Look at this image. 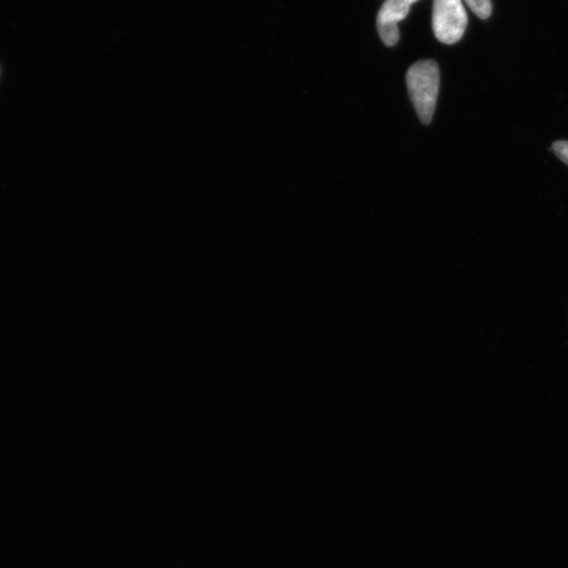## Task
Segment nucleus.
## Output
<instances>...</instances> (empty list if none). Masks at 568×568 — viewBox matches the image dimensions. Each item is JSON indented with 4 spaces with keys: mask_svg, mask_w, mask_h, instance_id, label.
I'll list each match as a JSON object with an SVG mask.
<instances>
[{
    "mask_svg": "<svg viewBox=\"0 0 568 568\" xmlns=\"http://www.w3.org/2000/svg\"><path fill=\"white\" fill-rule=\"evenodd\" d=\"M409 94L423 125L433 119L440 87V71L434 60H421L407 73Z\"/></svg>",
    "mask_w": 568,
    "mask_h": 568,
    "instance_id": "f257e3e1",
    "label": "nucleus"
},
{
    "mask_svg": "<svg viewBox=\"0 0 568 568\" xmlns=\"http://www.w3.org/2000/svg\"><path fill=\"white\" fill-rule=\"evenodd\" d=\"M468 26V14L462 0H434L433 29L439 42L453 45Z\"/></svg>",
    "mask_w": 568,
    "mask_h": 568,
    "instance_id": "f03ea898",
    "label": "nucleus"
},
{
    "mask_svg": "<svg viewBox=\"0 0 568 568\" xmlns=\"http://www.w3.org/2000/svg\"><path fill=\"white\" fill-rule=\"evenodd\" d=\"M411 5L405 0H387L377 16V30L384 45L393 47L399 40L398 23L410 13Z\"/></svg>",
    "mask_w": 568,
    "mask_h": 568,
    "instance_id": "7ed1b4c3",
    "label": "nucleus"
},
{
    "mask_svg": "<svg viewBox=\"0 0 568 568\" xmlns=\"http://www.w3.org/2000/svg\"><path fill=\"white\" fill-rule=\"evenodd\" d=\"M465 2L481 19L489 18L492 14L491 0H465Z\"/></svg>",
    "mask_w": 568,
    "mask_h": 568,
    "instance_id": "20e7f679",
    "label": "nucleus"
},
{
    "mask_svg": "<svg viewBox=\"0 0 568 568\" xmlns=\"http://www.w3.org/2000/svg\"><path fill=\"white\" fill-rule=\"evenodd\" d=\"M553 151L568 166V141L555 142Z\"/></svg>",
    "mask_w": 568,
    "mask_h": 568,
    "instance_id": "39448f33",
    "label": "nucleus"
},
{
    "mask_svg": "<svg viewBox=\"0 0 568 568\" xmlns=\"http://www.w3.org/2000/svg\"><path fill=\"white\" fill-rule=\"evenodd\" d=\"M405 2H407L408 4H410L412 6L413 4L418 2V0H405Z\"/></svg>",
    "mask_w": 568,
    "mask_h": 568,
    "instance_id": "423d86ee",
    "label": "nucleus"
}]
</instances>
